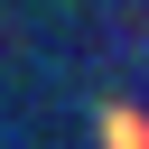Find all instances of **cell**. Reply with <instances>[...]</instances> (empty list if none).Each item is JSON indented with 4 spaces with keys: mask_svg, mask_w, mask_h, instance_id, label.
<instances>
[{
    "mask_svg": "<svg viewBox=\"0 0 149 149\" xmlns=\"http://www.w3.org/2000/svg\"><path fill=\"white\" fill-rule=\"evenodd\" d=\"M102 149H149V112L112 102V112H102Z\"/></svg>",
    "mask_w": 149,
    "mask_h": 149,
    "instance_id": "obj_1",
    "label": "cell"
}]
</instances>
